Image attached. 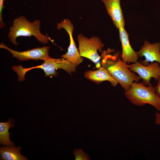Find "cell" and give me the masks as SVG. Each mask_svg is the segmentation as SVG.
<instances>
[{"label": "cell", "mask_w": 160, "mask_h": 160, "mask_svg": "<svg viewBox=\"0 0 160 160\" xmlns=\"http://www.w3.org/2000/svg\"><path fill=\"white\" fill-rule=\"evenodd\" d=\"M108 14L118 28L124 27V20L120 4V0H101Z\"/></svg>", "instance_id": "8fae6325"}, {"label": "cell", "mask_w": 160, "mask_h": 160, "mask_svg": "<svg viewBox=\"0 0 160 160\" xmlns=\"http://www.w3.org/2000/svg\"><path fill=\"white\" fill-rule=\"evenodd\" d=\"M15 126L13 119L10 118L6 122H0V144L4 145L13 146L15 144L9 139L10 133L9 132V129Z\"/></svg>", "instance_id": "5bb4252c"}, {"label": "cell", "mask_w": 160, "mask_h": 160, "mask_svg": "<svg viewBox=\"0 0 160 160\" xmlns=\"http://www.w3.org/2000/svg\"><path fill=\"white\" fill-rule=\"evenodd\" d=\"M41 21L36 20L32 22H29L24 16H20L13 21L9 29L8 37L14 45H17V38L20 36H34L40 42L47 44L49 37L42 34L40 31Z\"/></svg>", "instance_id": "7a4b0ae2"}, {"label": "cell", "mask_w": 160, "mask_h": 160, "mask_svg": "<svg viewBox=\"0 0 160 160\" xmlns=\"http://www.w3.org/2000/svg\"><path fill=\"white\" fill-rule=\"evenodd\" d=\"M155 121L156 124L160 125V113L158 112L156 113Z\"/></svg>", "instance_id": "e0dca14e"}, {"label": "cell", "mask_w": 160, "mask_h": 160, "mask_svg": "<svg viewBox=\"0 0 160 160\" xmlns=\"http://www.w3.org/2000/svg\"><path fill=\"white\" fill-rule=\"evenodd\" d=\"M79 52L82 57L87 58L94 63L97 68L101 67L100 57L97 51H100L104 44L98 37L93 36L89 38L82 34L78 35Z\"/></svg>", "instance_id": "277c9868"}, {"label": "cell", "mask_w": 160, "mask_h": 160, "mask_svg": "<svg viewBox=\"0 0 160 160\" xmlns=\"http://www.w3.org/2000/svg\"><path fill=\"white\" fill-rule=\"evenodd\" d=\"M155 87L152 85L147 86L142 82H134L129 89L125 91V96L133 104L143 106L146 104L154 107L160 111V96L156 93Z\"/></svg>", "instance_id": "3957f363"}, {"label": "cell", "mask_w": 160, "mask_h": 160, "mask_svg": "<svg viewBox=\"0 0 160 160\" xmlns=\"http://www.w3.org/2000/svg\"><path fill=\"white\" fill-rule=\"evenodd\" d=\"M20 146L6 147L0 148V159L1 160H27L28 159L20 153Z\"/></svg>", "instance_id": "4fadbf2b"}, {"label": "cell", "mask_w": 160, "mask_h": 160, "mask_svg": "<svg viewBox=\"0 0 160 160\" xmlns=\"http://www.w3.org/2000/svg\"><path fill=\"white\" fill-rule=\"evenodd\" d=\"M0 47L7 50L12 54L13 57H15L19 61H26L29 60H44L50 57L49 55L50 49L49 46H46L24 51L18 52L10 49L2 43L0 44Z\"/></svg>", "instance_id": "52a82bcc"}, {"label": "cell", "mask_w": 160, "mask_h": 160, "mask_svg": "<svg viewBox=\"0 0 160 160\" xmlns=\"http://www.w3.org/2000/svg\"><path fill=\"white\" fill-rule=\"evenodd\" d=\"M139 57H145L144 60L139 62L142 65L146 66L149 62H158L160 64V43L156 42L151 44L146 40L144 44L137 52Z\"/></svg>", "instance_id": "ba28073f"}, {"label": "cell", "mask_w": 160, "mask_h": 160, "mask_svg": "<svg viewBox=\"0 0 160 160\" xmlns=\"http://www.w3.org/2000/svg\"><path fill=\"white\" fill-rule=\"evenodd\" d=\"M129 68L132 72L138 74L146 86L152 85L150 81L151 78L156 81L160 77V64L157 62L151 63L146 66L138 62L129 65Z\"/></svg>", "instance_id": "5b68a950"}, {"label": "cell", "mask_w": 160, "mask_h": 160, "mask_svg": "<svg viewBox=\"0 0 160 160\" xmlns=\"http://www.w3.org/2000/svg\"><path fill=\"white\" fill-rule=\"evenodd\" d=\"M75 156L76 160H90L89 155L84 152L82 149L79 148L74 149L73 152Z\"/></svg>", "instance_id": "2e32d148"}, {"label": "cell", "mask_w": 160, "mask_h": 160, "mask_svg": "<svg viewBox=\"0 0 160 160\" xmlns=\"http://www.w3.org/2000/svg\"><path fill=\"white\" fill-rule=\"evenodd\" d=\"M108 49L101 55V66L104 67L110 74L125 91L128 90L134 81L139 82L141 78L129 69V65L123 61L118 53L111 54Z\"/></svg>", "instance_id": "6da1fadb"}, {"label": "cell", "mask_w": 160, "mask_h": 160, "mask_svg": "<svg viewBox=\"0 0 160 160\" xmlns=\"http://www.w3.org/2000/svg\"><path fill=\"white\" fill-rule=\"evenodd\" d=\"M54 61L57 68L63 69L71 75L72 72L76 71V66L66 59L54 58Z\"/></svg>", "instance_id": "9a60e30c"}, {"label": "cell", "mask_w": 160, "mask_h": 160, "mask_svg": "<svg viewBox=\"0 0 160 160\" xmlns=\"http://www.w3.org/2000/svg\"><path fill=\"white\" fill-rule=\"evenodd\" d=\"M57 28L60 30L64 28L68 34L70 40V44L66 53L61 56L62 57L68 60L76 66L80 64L83 61V59L81 56L72 36L74 30L73 25L68 19H65L60 23L57 24Z\"/></svg>", "instance_id": "8992f818"}, {"label": "cell", "mask_w": 160, "mask_h": 160, "mask_svg": "<svg viewBox=\"0 0 160 160\" xmlns=\"http://www.w3.org/2000/svg\"><path fill=\"white\" fill-rule=\"evenodd\" d=\"M84 76L88 79L97 84L103 81H108L113 86L115 87L118 83L107 70L103 66L96 70L86 71L84 73Z\"/></svg>", "instance_id": "7c38bea8"}, {"label": "cell", "mask_w": 160, "mask_h": 160, "mask_svg": "<svg viewBox=\"0 0 160 160\" xmlns=\"http://www.w3.org/2000/svg\"><path fill=\"white\" fill-rule=\"evenodd\" d=\"M158 80V82L157 85L155 87L156 91V92L157 95L160 96V77Z\"/></svg>", "instance_id": "ac0fdd59"}, {"label": "cell", "mask_w": 160, "mask_h": 160, "mask_svg": "<svg viewBox=\"0 0 160 160\" xmlns=\"http://www.w3.org/2000/svg\"><path fill=\"white\" fill-rule=\"evenodd\" d=\"M44 61L42 64L36 66L24 68L21 65L14 66L12 67V68L17 74L19 81L25 80V76L27 72L36 68L43 69L45 73V76H56L57 73L56 69L57 68L54 63V58L50 57Z\"/></svg>", "instance_id": "9c48e42d"}, {"label": "cell", "mask_w": 160, "mask_h": 160, "mask_svg": "<svg viewBox=\"0 0 160 160\" xmlns=\"http://www.w3.org/2000/svg\"><path fill=\"white\" fill-rule=\"evenodd\" d=\"M122 52L121 57L127 63H135L138 61L139 57L137 52L135 51L129 43L128 33L124 27L119 29Z\"/></svg>", "instance_id": "30bf717a"}]
</instances>
